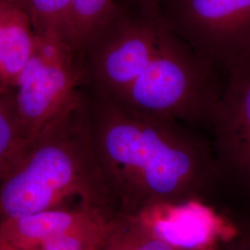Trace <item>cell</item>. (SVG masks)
I'll list each match as a JSON object with an SVG mask.
<instances>
[{
  "label": "cell",
  "mask_w": 250,
  "mask_h": 250,
  "mask_svg": "<svg viewBox=\"0 0 250 250\" xmlns=\"http://www.w3.org/2000/svg\"><path fill=\"white\" fill-rule=\"evenodd\" d=\"M100 170L117 214L202 199L219 172L211 145L182 123L133 111L94 94L84 99Z\"/></svg>",
  "instance_id": "6da1fadb"
},
{
  "label": "cell",
  "mask_w": 250,
  "mask_h": 250,
  "mask_svg": "<svg viewBox=\"0 0 250 250\" xmlns=\"http://www.w3.org/2000/svg\"><path fill=\"white\" fill-rule=\"evenodd\" d=\"M59 208L117 215L82 95L27 141L0 182V224Z\"/></svg>",
  "instance_id": "7a4b0ae2"
},
{
  "label": "cell",
  "mask_w": 250,
  "mask_h": 250,
  "mask_svg": "<svg viewBox=\"0 0 250 250\" xmlns=\"http://www.w3.org/2000/svg\"><path fill=\"white\" fill-rule=\"evenodd\" d=\"M218 74L166 24L151 61L113 101L145 115L209 127L223 90Z\"/></svg>",
  "instance_id": "3957f363"
},
{
  "label": "cell",
  "mask_w": 250,
  "mask_h": 250,
  "mask_svg": "<svg viewBox=\"0 0 250 250\" xmlns=\"http://www.w3.org/2000/svg\"><path fill=\"white\" fill-rule=\"evenodd\" d=\"M166 24L158 0H115L83 52L94 94L120 98L151 61Z\"/></svg>",
  "instance_id": "277c9868"
},
{
  "label": "cell",
  "mask_w": 250,
  "mask_h": 250,
  "mask_svg": "<svg viewBox=\"0 0 250 250\" xmlns=\"http://www.w3.org/2000/svg\"><path fill=\"white\" fill-rule=\"evenodd\" d=\"M170 29L216 72L250 56V0H158Z\"/></svg>",
  "instance_id": "5b68a950"
},
{
  "label": "cell",
  "mask_w": 250,
  "mask_h": 250,
  "mask_svg": "<svg viewBox=\"0 0 250 250\" xmlns=\"http://www.w3.org/2000/svg\"><path fill=\"white\" fill-rule=\"evenodd\" d=\"M76 52L62 40L37 36L31 58L19 76L14 95L19 120L34 137L81 97L84 69Z\"/></svg>",
  "instance_id": "8992f818"
},
{
  "label": "cell",
  "mask_w": 250,
  "mask_h": 250,
  "mask_svg": "<svg viewBox=\"0 0 250 250\" xmlns=\"http://www.w3.org/2000/svg\"><path fill=\"white\" fill-rule=\"evenodd\" d=\"M209 129L219 175L250 189V56L225 73Z\"/></svg>",
  "instance_id": "52a82bcc"
},
{
  "label": "cell",
  "mask_w": 250,
  "mask_h": 250,
  "mask_svg": "<svg viewBox=\"0 0 250 250\" xmlns=\"http://www.w3.org/2000/svg\"><path fill=\"white\" fill-rule=\"evenodd\" d=\"M134 218L162 241L181 250L222 247L239 235L231 221L199 198L158 204Z\"/></svg>",
  "instance_id": "ba28073f"
},
{
  "label": "cell",
  "mask_w": 250,
  "mask_h": 250,
  "mask_svg": "<svg viewBox=\"0 0 250 250\" xmlns=\"http://www.w3.org/2000/svg\"><path fill=\"white\" fill-rule=\"evenodd\" d=\"M115 217L84 208L45 210L1 223L0 241L17 250H37L56 237L107 226Z\"/></svg>",
  "instance_id": "9c48e42d"
},
{
  "label": "cell",
  "mask_w": 250,
  "mask_h": 250,
  "mask_svg": "<svg viewBox=\"0 0 250 250\" xmlns=\"http://www.w3.org/2000/svg\"><path fill=\"white\" fill-rule=\"evenodd\" d=\"M36 34L31 18L18 0H0V80L15 87L31 58Z\"/></svg>",
  "instance_id": "30bf717a"
},
{
  "label": "cell",
  "mask_w": 250,
  "mask_h": 250,
  "mask_svg": "<svg viewBox=\"0 0 250 250\" xmlns=\"http://www.w3.org/2000/svg\"><path fill=\"white\" fill-rule=\"evenodd\" d=\"M37 36H52L81 54L72 17V0H18Z\"/></svg>",
  "instance_id": "8fae6325"
},
{
  "label": "cell",
  "mask_w": 250,
  "mask_h": 250,
  "mask_svg": "<svg viewBox=\"0 0 250 250\" xmlns=\"http://www.w3.org/2000/svg\"><path fill=\"white\" fill-rule=\"evenodd\" d=\"M100 250H181L162 241L134 217L117 214Z\"/></svg>",
  "instance_id": "7c38bea8"
},
{
  "label": "cell",
  "mask_w": 250,
  "mask_h": 250,
  "mask_svg": "<svg viewBox=\"0 0 250 250\" xmlns=\"http://www.w3.org/2000/svg\"><path fill=\"white\" fill-rule=\"evenodd\" d=\"M19 120L14 96L0 97V182L29 140Z\"/></svg>",
  "instance_id": "4fadbf2b"
},
{
  "label": "cell",
  "mask_w": 250,
  "mask_h": 250,
  "mask_svg": "<svg viewBox=\"0 0 250 250\" xmlns=\"http://www.w3.org/2000/svg\"><path fill=\"white\" fill-rule=\"evenodd\" d=\"M115 0H72V17L81 53L105 21Z\"/></svg>",
  "instance_id": "5bb4252c"
},
{
  "label": "cell",
  "mask_w": 250,
  "mask_h": 250,
  "mask_svg": "<svg viewBox=\"0 0 250 250\" xmlns=\"http://www.w3.org/2000/svg\"><path fill=\"white\" fill-rule=\"evenodd\" d=\"M237 241H238V237H237ZM239 243H240L239 250H250V235L248 236L247 239H243ZM236 250H238V249H236Z\"/></svg>",
  "instance_id": "9a60e30c"
},
{
  "label": "cell",
  "mask_w": 250,
  "mask_h": 250,
  "mask_svg": "<svg viewBox=\"0 0 250 250\" xmlns=\"http://www.w3.org/2000/svg\"><path fill=\"white\" fill-rule=\"evenodd\" d=\"M7 92H9V87H7L0 80V97H2Z\"/></svg>",
  "instance_id": "2e32d148"
},
{
  "label": "cell",
  "mask_w": 250,
  "mask_h": 250,
  "mask_svg": "<svg viewBox=\"0 0 250 250\" xmlns=\"http://www.w3.org/2000/svg\"><path fill=\"white\" fill-rule=\"evenodd\" d=\"M0 250H17L11 248L9 245H7L4 242L0 241Z\"/></svg>",
  "instance_id": "e0dca14e"
},
{
  "label": "cell",
  "mask_w": 250,
  "mask_h": 250,
  "mask_svg": "<svg viewBox=\"0 0 250 250\" xmlns=\"http://www.w3.org/2000/svg\"><path fill=\"white\" fill-rule=\"evenodd\" d=\"M201 250H222V248L221 247H214V248H208V249Z\"/></svg>",
  "instance_id": "ac0fdd59"
}]
</instances>
